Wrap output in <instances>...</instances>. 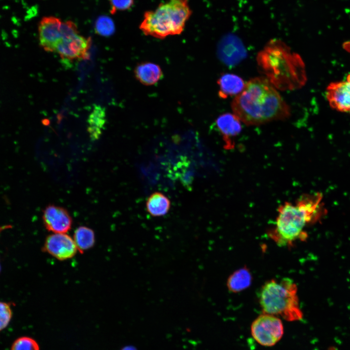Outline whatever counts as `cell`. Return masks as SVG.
I'll return each instance as SVG.
<instances>
[{
  "mask_svg": "<svg viewBox=\"0 0 350 350\" xmlns=\"http://www.w3.org/2000/svg\"><path fill=\"white\" fill-rule=\"evenodd\" d=\"M233 113L247 125L283 120L291 109L278 90L264 76L250 79L231 104Z\"/></svg>",
  "mask_w": 350,
  "mask_h": 350,
  "instance_id": "6da1fadb",
  "label": "cell"
},
{
  "mask_svg": "<svg viewBox=\"0 0 350 350\" xmlns=\"http://www.w3.org/2000/svg\"><path fill=\"white\" fill-rule=\"evenodd\" d=\"M256 60L263 76L277 90L298 89L307 82L302 58L280 40L270 41L258 53Z\"/></svg>",
  "mask_w": 350,
  "mask_h": 350,
  "instance_id": "7a4b0ae2",
  "label": "cell"
},
{
  "mask_svg": "<svg viewBox=\"0 0 350 350\" xmlns=\"http://www.w3.org/2000/svg\"><path fill=\"white\" fill-rule=\"evenodd\" d=\"M322 199L319 193L306 194L295 205L285 202L279 207L275 232L281 242H290L299 237L306 224L319 217Z\"/></svg>",
  "mask_w": 350,
  "mask_h": 350,
  "instance_id": "3957f363",
  "label": "cell"
},
{
  "mask_svg": "<svg viewBox=\"0 0 350 350\" xmlns=\"http://www.w3.org/2000/svg\"><path fill=\"white\" fill-rule=\"evenodd\" d=\"M191 14L188 0H167L144 13L140 28L145 35L158 38L178 35Z\"/></svg>",
  "mask_w": 350,
  "mask_h": 350,
  "instance_id": "277c9868",
  "label": "cell"
},
{
  "mask_svg": "<svg viewBox=\"0 0 350 350\" xmlns=\"http://www.w3.org/2000/svg\"><path fill=\"white\" fill-rule=\"evenodd\" d=\"M260 303L264 313L280 316L288 321L302 318L297 285L289 278L265 283L261 291Z\"/></svg>",
  "mask_w": 350,
  "mask_h": 350,
  "instance_id": "5b68a950",
  "label": "cell"
},
{
  "mask_svg": "<svg viewBox=\"0 0 350 350\" xmlns=\"http://www.w3.org/2000/svg\"><path fill=\"white\" fill-rule=\"evenodd\" d=\"M62 40L58 45L56 52L63 59L86 60L89 57L91 41L79 34L76 25L71 21L62 22Z\"/></svg>",
  "mask_w": 350,
  "mask_h": 350,
  "instance_id": "8992f818",
  "label": "cell"
},
{
  "mask_svg": "<svg viewBox=\"0 0 350 350\" xmlns=\"http://www.w3.org/2000/svg\"><path fill=\"white\" fill-rule=\"evenodd\" d=\"M284 332L281 320L278 316L263 313L252 323L251 333L259 344L265 347L275 345Z\"/></svg>",
  "mask_w": 350,
  "mask_h": 350,
  "instance_id": "52a82bcc",
  "label": "cell"
},
{
  "mask_svg": "<svg viewBox=\"0 0 350 350\" xmlns=\"http://www.w3.org/2000/svg\"><path fill=\"white\" fill-rule=\"evenodd\" d=\"M43 250L59 261L73 257L78 250L73 238L67 233H52L44 242Z\"/></svg>",
  "mask_w": 350,
  "mask_h": 350,
  "instance_id": "ba28073f",
  "label": "cell"
},
{
  "mask_svg": "<svg viewBox=\"0 0 350 350\" xmlns=\"http://www.w3.org/2000/svg\"><path fill=\"white\" fill-rule=\"evenodd\" d=\"M62 23L60 19L52 17L42 18L38 26L40 46L47 52H55L62 40Z\"/></svg>",
  "mask_w": 350,
  "mask_h": 350,
  "instance_id": "9c48e42d",
  "label": "cell"
},
{
  "mask_svg": "<svg viewBox=\"0 0 350 350\" xmlns=\"http://www.w3.org/2000/svg\"><path fill=\"white\" fill-rule=\"evenodd\" d=\"M325 94L332 108L350 114V74L344 80L330 83L326 88Z\"/></svg>",
  "mask_w": 350,
  "mask_h": 350,
  "instance_id": "30bf717a",
  "label": "cell"
},
{
  "mask_svg": "<svg viewBox=\"0 0 350 350\" xmlns=\"http://www.w3.org/2000/svg\"><path fill=\"white\" fill-rule=\"evenodd\" d=\"M42 219L46 229L52 233H67L72 225L68 210L54 205H49L45 208Z\"/></svg>",
  "mask_w": 350,
  "mask_h": 350,
  "instance_id": "8fae6325",
  "label": "cell"
},
{
  "mask_svg": "<svg viewBox=\"0 0 350 350\" xmlns=\"http://www.w3.org/2000/svg\"><path fill=\"white\" fill-rule=\"evenodd\" d=\"M218 55L219 59L228 65L237 64L245 57V50L241 40L232 35L225 36L220 41L218 46Z\"/></svg>",
  "mask_w": 350,
  "mask_h": 350,
  "instance_id": "7c38bea8",
  "label": "cell"
},
{
  "mask_svg": "<svg viewBox=\"0 0 350 350\" xmlns=\"http://www.w3.org/2000/svg\"><path fill=\"white\" fill-rule=\"evenodd\" d=\"M241 122L233 113H224L217 118L216 124L223 136L226 149H230L234 147L232 139L241 132Z\"/></svg>",
  "mask_w": 350,
  "mask_h": 350,
  "instance_id": "4fadbf2b",
  "label": "cell"
},
{
  "mask_svg": "<svg viewBox=\"0 0 350 350\" xmlns=\"http://www.w3.org/2000/svg\"><path fill=\"white\" fill-rule=\"evenodd\" d=\"M219 86L218 95L226 99L228 96H236L244 89L245 83L238 75L233 73H225L217 81Z\"/></svg>",
  "mask_w": 350,
  "mask_h": 350,
  "instance_id": "5bb4252c",
  "label": "cell"
},
{
  "mask_svg": "<svg viewBox=\"0 0 350 350\" xmlns=\"http://www.w3.org/2000/svg\"><path fill=\"white\" fill-rule=\"evenodd\" d=\"M105 108L100 105H95L88 119L87 131L91 140L99 139L106 123Z\"/></svg>",
  "mask_w": 350,
  "mask_h": 350,
  "instance_id": "9a60e30c",
  "label": "cell"
},
{
  "mask_svg": "<svg viewBox=\"0 0 350 350\" xmlns=\"http://www.w3.org/2000/svg\"><path fill=\"white\" fill-rule=\"evenodd\" d=\"M134 73L136 78L141 83L146 86L156 84L162 76L160 67L150 62L138 65L135 69Z\"/></svg>",
  "mask_w": 350,
  "mask_h": 350,
  "instance_id": "2e32d148",
  "label": "cell"
},
{
  "mask_svg": "<svg viewBox=\"0 0 350 350\" xmlns=\"http://www.w3.org/2000/svg\"><path fill=\"white\" fill-rule=\"evenodd\" d=\"M171 207L169 199L160 192H155L148 198L146 208L148 213L153 217H160L166 215Z\"/></svg>",
  "mask_w": 350,
  "mask_h": 350,
  "instance_id": "e0dca14e",
  "label": "cell"
},
{
  "mask_svg": "<svg viewBox=\"0 0 350 350\" xmlns=\"http://www.w3.org/2000/svg\"><path fill=\"white\" fill-rule=\"evenodd\" d=\"M251 281L252 276L249 270L242 268L230 275L227 281V286L230 292L237 293L248 287Z\"/></svg>",
  "mask_w": 350,
  "mask_h": 350,
  "instance_id": "ac0fdd59",
  "label": "cell"
},
{
  "mask_svg": "<svg viewBox=\"0 0 350 350\" xmlns=\"http://www.w3.org/2000/svg\"><path fill=\"white\" fill-rule=\"evenodd\" d=\"M73 239L78 251L82 253L92 248L95 243L94 231L86 226H80L74 231Z\"/></svg>",
  "mask_w": 350,
  "mask_h": 350,
  "instance_id": "d6986e66",
  "label": "cell"
},
{
  "mask_svg": "<svg viewBox=\"0 0 350 350\" xmlns=\"http://www.w3.org/2000/svg\"><path fill=\"white\" fill-rule=\"evenodd\" d=\"M95 30L97 33L101 35L109 36L115 31L114 24L109 17L101 16L96 22Z\"/></svg>",
  "mask_w": 350,
  "mask_h": 350,
  "instance_id": "ffe728a7",
  "label": "cell"
},
{
  "mask_svg": "<svg viewBox=\"0 0 350 350\" xmlns=\"http://www.w3.org/2000/svg\"><path fill=\"white\" fill-rule=\"evenodd\" d=\"M11 350H39L37 343L29 337H22L13 343Z\"/></svg>",
  "mask_w": 350,
  "mask_h": 350,
  "instance_id": "44dd1931",
  "label": "cell"
},
{
  "mask_svg": "<svg viewBox=\"0 0 350 350\" xmlns=\"http://www.w3.org/2000/svg\"><path fill=\"white\" fill-rule=\"evenodd\" d=\"M12 316V312L9 304L0 302V331L8 324Z\"/></svg>",
  "mask_w": 350,
  "mask_h": 350,
  "instance_id": "7402d4cb",
  "label": "cell"
},
{
  "mask_svg": "<svg viewBox=\"0 0 350 350\" xmlns=\"http://www.w3.org/2000/svg\"><path fill=\"white\" fill-rule=\"evenodd\" d=\"M111 5V13L114 14L117 10H125L130 8L133 0H110Z\"/></svg>",
  "mask_w": 350,
  "mask_h": 350,
  "instance_id": "603a6c76",
  "label": "cell"
},
{
  "mask_svg": "<svg viewBox=\"0 0 350 350\" xmlns=\"http://www.w3.org/2000/svg\"><path fill=\"white\" fill-rule=\"evenodd\" d=\"M342 46L345 51L350 53V40L344 42Z\"/></svg>",
  "mask_w": 350,
  "mask_h": 350,
  "instance_id": "cb8c5ba5",
  "label": "cell"
},
{
  "mask_svg": "<svg viewBox=\"0 0 350 350\" xmlns=\"http://www.w3.org/2000/svg\"><path fill=\"white\" fill-rule=\"evenodd\" d=\"M121 350H137V349L134 346H127L123 347Z\"/></svg>",
  "mask_w": 350,
  "mask_h": 350,
  "instance_id": "d4e9b609",
  "label": "cell"
},
{
  "mask_svg": "<svg viewBox=\"0 0 350 350\" xmlns=\"http://www.w3.org/2000/svg\"></svg>",
  "mask_w": 350,
  "mask_h": 350,
  "instance_id": "484cf974",
  "label": "cell"
}]
</instances>
